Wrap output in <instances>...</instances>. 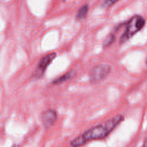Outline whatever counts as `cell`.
<instances>
[{
	"label": "cell",
	"mask_w": 147,
	"mask_h": 147,
	"mask_svg": "<svg viewBox=\"0 0 147 147\" xmlns=\"http://www.w3.org/2000/svg\"><path fill=\"white\" fill-rule=\"evenodd\" d=\"M110 133L111 131L105 122L87 130L82 134L72 140L70 145L72 147H79L89 141L105 138Z\"/></svg>",
	"instance_id": "cell-1"
},
{
	"label": "cell",
	"mask_w": 147,
	"mask_h": 147,
	"mask_svg": "<svg viewBox=\"0 0 147 147\" xmlns=\"http://www.w3.org/2000/svg\"><path fill=\"white\" fill-rule=\"evenodd\" d=\"M145 25V20L140 15L133 16L126 22L125 30L119 38V43L122 44L131 38L137 32L140 31Z\"/></svg>",
	"instance_id": "cell-2"
},
{
	"label": "cell",
	"mask_w": 147,
	"mask_h": 147,
	"mask_svg": "<svg viewBox=\"0 0 147 147\" xmlns=\"http://www.w3.org/2000/svg\"><path fill=\"white\" fill-rule=\"evenodd\" d=\"M111 71V66L106 63H100L94 66L89 72L90 80L97 83L105 79Z\"/></svg>",
	"instance_id": "cell-3"
},
{
	"label": "cell",
	"mask_w": 147,
	"mask_h": 147,
	"mask_svg": "<svg viewBox=\"0 0 147 147\" xmlns=\"http://www.w3.org/2000/svg\"><path fill=\"white\" fill-rule=\"evenodd\" d=\"M56 53L53 52L44 56L40 60L37 67L34 72V76L37 78L41 77L44 73L47 68L52 63V61L55 59Z\"/></svg>",
	"instance_id": "cell-4"
},
{
	"label": "cell",
	"mask_w": 147,
	"mask_h": 147,
	"mask_svg": "<svg viewBox=\"0 0 147 147\" xmlns=\"http://www.w3.org/2000/svg\"><path fill=\"white\" fill-rule=\"evenodd\" d=\"M57 118V114L55 110L48 109L44 111L41 115V121L45 128H48L52 126Z\"/></svg>",
	"instance_id": "cell-5"
},
{
	"label": "cell",
	"mask_w": 147,
	"mask_h": 147,
	"mask_svg": "<svg viewBox=\"0 0 147 147\" xmlns=\"http://www.w3.org/2000/svg\"><path fill=\"white\" fill-rule=\"evenodd\" d=\"M88 6L87 5H84L80 7L76 16L77 20H82L85 18L87 16L88 11Z\"/></svg>",
	"instance_id": "cell-6"
},
{
	"label": "cell",
	"mask_w": 147,
	"mask_h": 147,
	"mask_svg": "<svg viewBox=\"0 0 147 147\" xmlns=\"http://www.w3.org/2000/svg\"><path fill=\"white\" fill-rule=\"evenodd\" d=\"M72 72H68L67 73H65V74L60 76L59 78H57L56 79H54L53 81V83L55 84H60L61 83L64 82L66 80H69V79H71L72 76Z\"/></svg>",
	"instance_id": "cell-7"
},
{
	"label": "cell",
	"mask_w": 147,
	"mask_h": 147,
	"mask_svg": "<svg viewBox=\"0 0 147 147\" xmlns=\"http://www.w3.org/2000/svg\"><path fill=\"white\" fill-rule=\"evenodd\" d=\"M115 39V37L114 33H111L110 34L107 38L105 39V40L103 42V47L105 48H107L109 47V46H110L114 41Z\"/></svg>",
	"instance_id": "cell-8"
},
{
	"label": "cell",
	"mask_w": 147,
	"mask_h": 147,
	"mask_svg": "<svg viewBox=\"0 0 147 147\" xmlns=\"http://www.w3.org/2000/svg\"><path fill=\"white\" fill-rule=\"evenodd\" d=\"M119 0H103L102 3V6L105 8H108L115 4Z\"/></svg>",
	"instance_id": "cell-9"
},
{
	"label": "cell",
	"mask_w": 147,
	"mask_h": 147,
	"mask_svg": "<svg viewBox=\"0 0 147 147\" xmlns=\"http://www.w3.org/2000/svg\"><path fill=\"white\" fill-rule=\"evenodd\" d=\"M13 147H18V146H17V145H15V146H13Z\"/></svg>",
	"instance_id": "cell-10"
},
{
	"label": "cell",
	"mask_w": 147,
	"mask_h": 147,
	"mask_svg": "<svg viewBox=\"0 0 147 147\" xmlns=\"http://www.w3.org/2000/svg\"><path fill=\"white\" fill-rule=\"evenodd\" d=\"M146 64H147V59H146Z\"/></svg>",
	"instance_id": "cell-11"
}]
</instances>
